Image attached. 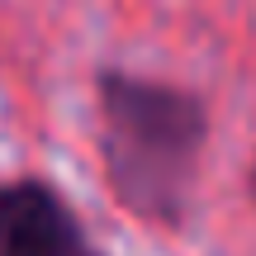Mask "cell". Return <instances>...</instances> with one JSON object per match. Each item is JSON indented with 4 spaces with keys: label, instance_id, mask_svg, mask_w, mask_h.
I'll return each instance as SVG.
<instances>
[{
    "label": "cell",
    "instance_id": "cell-4",
    "mask_svg": "<svg viewBox=\"0 0 256 256\" xmlns=\"http://www.w3.org/2000/svg\"><path fill=\"white\" fill-rule=\"evenodd\" d=\"M86 256H100V252H86Z\"/></svg>",
    "mask_w": 256,
    "mask_h": 256
},
{
    "label": "cell",
    "instance_id": "cell-2",
    "mask_svg": "<svg viewBox=\"0 0 256 256\" xmlns=\"http://www.w3.org/2000/svg\"><path fill=\"white\" fill-rule=\"evenodd\" d=\"M90 242L57 185L38 176L0 180V256H86Z\"/></svg>",
    "mask_w": 256,
    "mask_h": 256
},
{
    "label": "cell",
    "instance_id": "cell-3",
    "mask_svg": "<svg viewBox=\"0 0 256 256\" xmlns=\"http://www.w3.org/2000/svg\"><path fill=\"white\" fill-rule=\"evenodd\" d=\"M247 190H252V200H256V156H252V171H247Z\"/></svg>",
    "mask_w": 256,
    "mask_h": 256
},
{
    "label": "cell",
    "instance_id": "cell-1",
    "mask_svg": "<svg viewBox=\"0 0 256 256\" xmlns=\"http://www.w3.org/2000/svg\"><path fill=\"white\" fill-rule=\"evenodd\" d=\"M95 114L110 194L138 223L180 228L194 200L200 156L209 147L204 95L156 76H133L124 66H100Z\"/></svg>",
    "mask_w": 256,
    "mask_h": 256
}]
</instances>
